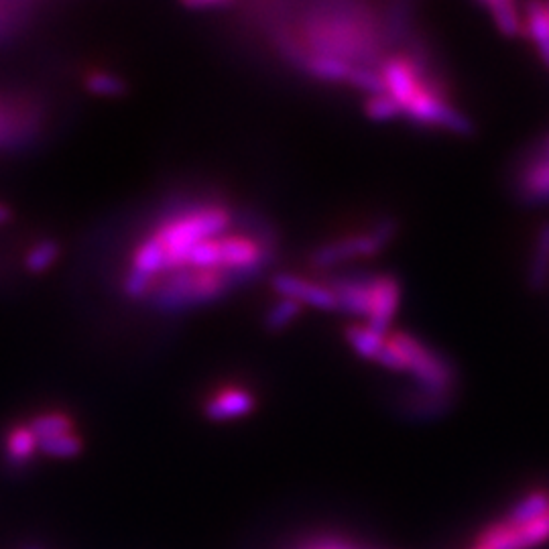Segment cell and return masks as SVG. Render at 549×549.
<instances>
[{
	"instance_id": "1",
	"label": "cell",
	"mask_w": 549,
	"mask_h": 549,
	"mask_svg": "<svg viewBox=\"0 0 549 549\" xmlns=\"http://www.w3.org/2000/svg\"><path fill=\"white\" fill-rule=\"evenodd\" d=\"M289 59L301 55L328 57L354 66L379 49V29L358 7H334L308 15L295 35L281 41Z\"/></svg>"
},
{
	"instance_id": "2",
	"label": "cell",
	"mask_w": 549,
	"mask_h": 549,
	"mask_svg": "<svg viewBox=\"0 0 549 549\" xmlns=\"http://www.w3.org/2000/svg\"><path fill=\"white\" fill-rule=\"evenodd\" d=\"M228 226L230 212L216 204L175 214L135 251L131 271L147 277L155 285L157 275L181 269L200 242L226 232Z\"/></svg>"
},
{
	"instance_id": "3",
	"label": "cell",
	"mask_w": 549,
	"mask_h": 549,
	"mask_svg": "<svg viewBox=\"0 0 549 549\" xmlns=\"http://www.w3.org/2000/svg\"><path fill=\"white\" fill-rule=\"evenodd\" d=\"M385 92L399 104L401 112L425 127H442L452 133H468L470 122L425 76L423 66L409 55H395L381 68Z\"/></svg>"
},
{
	"instance_id": "4",
	"label": "cell",
	"mask_w": 549,
	"mask_h": 549,
	"mask_svg": "<svg viewBox=\"0 0 549 549\" xmlns=\"http://www.w3.org/2000/svg\"><path fill=\"white\" fill-rule=\"evenodd\" d=\"M338 299V310L364 318L375 332L389 334V326L399 310L401 285L393 275L344 277L330 283Z\"/></svg>"
},
{
	"instance_id": "5",
	"label": "cell",
	"mask_w": 549,
	"mask_h": 549,
	"mask_svg": "<svg viewBox=\"0 0 549 549\" xmlns=\"http://www.w3.org/2000/svg\"><path fill=\"white\" fill-rule=\"evenodd\" d=\"M234 281L238 279L224 271L179 269L157 287V303L163 308H188V305L206 303L226 293Z\"/></svg>"
},
{
	"instance_id": "6",
	"label": "cell",
	"mask_w": 549,
	"mask_h": 549,
	"mask_svg": "<svg viewBox=\"0 0 549 549\" xmlns=\"http://www.w3.org/2000/svg\"><path fill=\"white\" fill-rule=\"evenodd\" d=\"M393 338L401 350L405 373H409L423 389L432 393H442L450 389L454 373L440 354H436L432 348H427L409 334L395 332Z\"/></svg>"
},
{
	"instance_id": "7",
	"label": "cell",
	"mask_w": 549,
	"mask_h": 549,
	"mask_svg": "<svg viewBox=\"0 0 549 549\" xmlns=\"http://www.w3.org/2000/svg\"><path fill=\"white\" fill-rule=\"evenodd\" d=\"M391 236H393V224L383 222L369 234H352L326 244V247L314 253V263L320 267H330L356 257H373L385 247V244L391 240Z\"/></svg>"
},
{
	"instance_id": "8",
	"label": "cell",
	"mask_w": 549,
	"mask_h": 549,
	"mask_svg": "<svg viewBox=\"0 0 549 549\" xmlns=\"http://www.w3.org/2000/svg\"><path fill=\"white\" fill-rule=\"evenodd\" d=\"M545 541H549V513L523 525H511L507 521L493 523L478 539V543L488 549H533Z\"/></svg>"
},
{
	"instance_id": "9",
	"label": "cell",
	"mask_w": 549,
	"mask_h": 549,
	"mask_svg": "<svg viewBox=\"0 0 549 549\" xmlns=\"http://www.w3.org/2000/svg\"><path fill=\"white\" fill-rule=\"evenodd\" d=\"M273 289L281 297L297 301L299 305H312V308L324 310V312L338 310L336 293L326 283H318L293 273H279L273 277Z\"/></svg>"
},
{
	"instance_id": "10",
	"label": "cell",
	"mask_w": 549,
	"mask_h": 549,
	"mask_svg": "<svg viewBox=\"0 0 549 549\" xmlns=\"http://www.w3.org/2000/svg\"><path fill=\"white\" fill-rule=\"evenodd\" d=\"M255 409V397L244 387H224L216 391L204 405L206 417L212 421H232L247 417Z\"/></svg>"
},
{
	"instance_id": "11",
	"label": "cell",
	"mask_w": 549,
	"mask_h": 549,
	"mask_svg": "<svg viewBox=\"0 0 549 549\" xmlns=\"http://www.w3.org/2000/svg\"><path fill=\"white\" fill-rule=\"evenodd\" d=\"M521 196L531 202H549V161H533L521 173Z\"/></svg>"
},
{
	"instance_id": "12",
	"label": "cell",
	"mask_w": 549,
	"mask_h": 549,
	"mask_svg": "<svg viewBox=\"0 0 549 549\" xmlns=\"http://www.w3.org/2000/svg\"><path fill=\"white\" fill-rule=\"evenodd\" d=\"M346 340L360 358L375 362L381 348H383V344H385V340H387V334L375 332L373 328H369L366 324H354L346 330Z\"/></svg>"
},
{
	"instance_id": "13",
	"label": "cell",
	"mask_w": 549,
	"mask_h": 549,
	"mask_svg": "<svg viewBox=\"0 0 549 549\" xmlns=\"http://www.w3.org/2000/svg\"><path fill=\"white\" fill-rule=\"evenodd\" d=\"M37 450H39V440L35 438L29 425H17L7 434L5 452L13 464L19 466L29 462Z\"/></svg>"
},
{
	"instance_id": "14",
	"label": "cell",
	"mask_w": 549,
	"mask_h": 549,
	"mask_svg": "<svg viewBox=\"0 0 549 549\" xmlns=\"http://www.w3.org/2000/svg\"><path fill=\"white\" fill-rule=\"evenodd\" d=\"M549 513V493L545 491H533L525 495L507 515V523L511 525H523L535 519H541Z\"/></svg>"
},
{
	"instance_id": "15",
	"label": "cell",
	"mask_w": 549,
	"mask_h": 549,
	"mask_svg": "<svg viewBox=\"0 0 549 549\" xmlns=\"http://www.w3.org/2000/svg\"><path fill=\"white\" fill-rule=\"evenodd\" d=\"M29 427H31V432L35 434V438L41 442V440H47V438H53V436L74 432V421L66 413L53 411V413H41V415L33 417Z\"/></svg>"
},
{
	"instance_id": "16",
	"label": "cell",
	"mask_w": 549,
	"mask_h": 549,
	"mask_svg": "<svg viewBox=\"0 0 549 549\" xmlns=\"http://www.w3.org/2000/svg\"><path fill=\"white\" fill-rule=\"evenodd\" d=\"M525 21H527L525 23L527 35L537 45L539 55L545 61V66H549V19H547L545 7H529Z\"/></svg>"
},
{
	"instance_id": "17",
	"label": "cell",
	"mask_w": 549,
	"mask_h": 549,
	"mask_svg": "<svg viewBox=\"0 0 549 549\" xmlns=\"http://www.w3.org/2000/svg\"><path fill=\"white\" fill-rule=\"evenodd\" d=\"M549 277V222H545L539 228L537 242H535V253L531 259V269H529V279L535 289L543 287V283Z\"/></svg>"
},
{
	"instance_id": "18",
	"label": "cell",
	"mask_w": 549,
	"mask_h": 549,
	"mask_svg": "<svg viewBox=\"0 0 549 549\" xmlns=\"http://www.w3.org/2000/svg\"><path fill=\"white\" fill-rule=\"evenodd\" d=\"M84 444L76 432L53 436L39 442V452L51 458H76L82 452Z\"/></svg>"
},
{
	"instance_id": "19",
	"label": "cell",
	"mask_w": 549,
	"mask_h": 549,
	"mask_svg": "<svg viewBox=\"0 0 549 549\" xmlns=\"http://www.w3.org/2000/svg\"><path fill=\"white\" fill-rule=\"evenodd\" d=\"M486 9L491 11L497 27L505 35L513 37V35H519L521 31H525L523 19L519 17V11H517V7L513 3H488Z\"/></svg>"
},
{
	"instance_id": "20",
	"label": "cell",
	"mask_w": 549,
	"mask_h": 549,
	"mask_svg": "<svg viewBox=\"0 0 549 549\" xmlns=\"http://www.w3.org/2000/svg\"><path fill=\"white\" fill-rule=\"evenodd\" d=\"M59 257V247L55 240H41L27 253L25 267L31 273H43L47 271Z\"/></svg>"
},
{
	"instance_id": "21",
	"label": "cell",
	"mask_w": 549,
	"mask_h": 549,
	"mask_svg": "<svg viewBox=\"0 0 549 549\" xmlns=\"http://www.w3.org/2000/svg\"><path fill=\"white\" fill-rule=\"evenodd\" d=\"M364 112L369 118L377 120V122H385V120H393L397 118L401 112L399 104L387 94V92H381V94H373L369 96V100L364 102Z\"/></svg>"
},
{
	"instance_id": "22",
	"label": "cell",
	"mask_w": 549,
	"mask_h": 549,
	"mask_svg": "<svg viewBox=\"0 0 549 549\" xmlns=\"http://www.w3.org/2000/svg\"><path fill=\"white\" fill-rule=\"evenodd\" d=\"M301 308H303V305H299L297 301L281 297L279 303H275L273 308L269 310V314H267V326L271 330H281V328L293 324L295 318L301 314Z\"/></svg>"
},
{
	"instance_id": "23",
	"label": "cell",
	"mask_w": 549,
	"mask_h": 549,
	"mask_svg": "<svg viewBox=\"0 0 549 549\" xmlns=\"http://www.w3.org/2000/svg\"><path fill=\"white\" fill-rule=\"evenodd\" d=\"M86 88L96 96H120L125 92V82L122 78L108 72H92L86 78Z\"/></svg>"
},
{
	"instance_id": "24",
	"label": "cell",
	"mask_w": 549,
	"mask_h": 549,
	"mask_svg": "<svg viewBox=\"0 0 549 549\" xmlns=\"http://www.w3.org/2000/svg\"><path fill=\"white\" fill-rule=\"evenodd\" d=\"M9 218H11V210L7 206L0 204V224H5Z\"/></svg>"
},
{
	"instance_id": "25",
	"label": "cell",
	"mask_w": 549,
	"mask_h": 549,
	"mask_svg": "<svg viewBox=\"0 0 549 549\" xmlns=\"http://www.w3.org/2000/svg\"><path fill=\"white\" fill-rule=\"evenodd\" d=\"M474 549H488V547H486V545H480V543H478V545H476Z\"/></svg>"
},
{
	"instance_id": "26",
	"label": "cell",
	"mask_w": 549,
	"mask_h": 549,
	"mask_svg": "<svg viewBox=\"0 0 549 549\" xmlns=\"http://www.w3.org/2000/svg\"><path fill=\"white\" fill-rule=\"evenodd\" d=\"M545 13H547V19H549V5L545 7Z\"/></svg>"
},
{
	"instance_id": "27",
	"label": "cell",
	"mask_w": 549,
	"mask_h": 549,
	"mask_svg": "<svg viewBox=\"0 0 549 549\" xmlns=\"http://www.w3.org/2000/svg\"><path fill=\"white\" fill-rule=\"evenodd\" d=\"M322 549H340V547H322Z\"/></svg>"
},
{
	"instance_id": "28",
	"label": "cell",
	"mask_w": 549,
	"mask_h": 549,
	"mask_svg": "<svg viewBox=\"0 0 549 549\" xmlns=\"http://www.w3.org/2000/svg\"><path fill=\"white\" fill-rule=\"evenodd\" d=\"M31 549H39V547H31Z\"/></svg>"
}]
</instances>
